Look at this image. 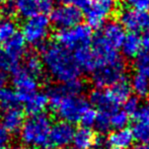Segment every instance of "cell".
<instances>
[{"label": "cell", "mask_w": 149, "mask_h": 149, "mask_svg": "<svg viewBox=\"0 0 149 149\" xmlns=\"http://www.w3.org/2000/svg\"><path fill=\"white\" fill-rule=\"evenodd\" d=\"M61 149H68V148H61Z\"/></svg>", "instance_id": "46"}, {"label": "cell", "mask_w": 149, "mask_h": 149, "mask_svg": "<svg viewBox=\"0 0 149 149\" xmlns=\"http://www.w3.org/2000/svg\"><path fill=\"white\" fill-rule=\"evenodd\" d=\"M91 149H117V148H113V147H111V148H108V147H106V146L104 145V144H98L97 146H96L95 148H91Z\"/></svg>", "instance_id": "39"}, {"label": "cell", "mask_w": 149, "mask_h": 149, "mask_svg": "<svg viewBox=\"0 0 149 149\" xmlns=\"http://www.w3.org/2000/svg\"><path fill=\"white\" fill-rule=\"evenodd\" d=\"M1 108L2 107H1V104H0V114H1Z\"/></svg>", "instance_id": "44"}, {"label": "cell", "mask_w": 149, "mask_h": 149, "mask_svg": "<svg viewBox=\"0 0 149 149\" xmlns=\"http://www.w3.org/2000/svg\"><path fill=\"white\" fill-rule=\"evenodd\" d=\"M142 42L144 47L136 57L135 67L138 73H141L149 78V33H145Z\"/></svg>", "instance_id": "22"}, {"label": "cell", "mask_w": 149, "mask_h": 149, "mask_svg": "<svg viewBox=\"0 0 149 149\" xmlns=\"http://www.w3.org/2000/svg\"><path fill=\"white\" fill-rule=\"evenodd\" d=\"M73 57L80 70H84L85 72H93L96 69L95 58H94L92 49H90L89 46H85L75 50Z\"/></svg>", "instance_id": "16"}, {"label": "cell", "mask_w": 149, "mask_h": 149, "mask_svg": "<svg viewBox=\"0 0 149 149\" xmlns=\"http://www.w3.org/2000/svg\"><path fill=\"white\" fill-rule=\"evenodd\" d=\"M131 89L138 97L145 98L149 96V78L141 73H135L131 80Z\"/></svg>", "instance_id": "25"}, {"label": "cell", "mask_w": 149, "mask_h": 149, "mask_svg": "<svg viewBox=\"0 0 149 149\" xmlns=\"http://www.w3.org/2000/svg\"><path fill=\"white\" fill-rule=\"evenodd\" d=\"M110 93L112 94V96L114 97V100L120 104L122 102H126L128 98L130 97V94H131V85L130 82L127 79L124 77L121 80L118 81L117 83H115L114 85L108 88Z\"/></svg>", "instance_id": "23"}, {"label": "cell", "mask_w": 149, "mask_h": 149, "mask_svg": "<svg viewBox=\"0 0 149 149\" xmlns=\"http://www.w3.org/2000/svg\"><path fill=\"white\" fill-rule=\"evenodd\" d=\"M135 121L149 122V106H142L135 115Z\"/></svg>", "instance_id": "35"}, {"label": "cell", "mask_w": 149, "mask_h": 149, "mask_svg": "<svg viewBox=\"0 0 149 149\" xmlns=\"http://www.w3.org/2000/svg\"><path fill=\"white\" fill-rule=\"evenodd\" d=\"M50 19L43 13L26 19L22 26V36L26 44L33 47L45 46L50 33Z\"/></svg>", "instance_id": "3"}, {"label": "cell", "mask_w": 149, "mask_h": 149, "mask_svg": "<svg viewBox=\"0 0 149 149\" xmlns=\"http://www.w3.org/2000/svg\"><path fill=\"white\" fill-rule=\"evenodd\" d=\"M93 1H94V0H93Z\"/></svg>", "instance_id": "47"}, {"label": "cell", "mask_w": 149, "mask_h": 149, "mask_svg": "<svg viewBox=\"0 0 149 149\" xmlns=\"http://www.w3.org/2000/svg\"><path fill=\"white\" fill-rule=\"evenodd\" d=\"M11 74L12 83L15 88L14 91L16 92L18 102L24 104L31 96L38 92V87H39L38 79L31 76L20 65L12 71Z\"/></svg>", "instance_id": "9"}, {"label": "cell", "mask_w": 149, "mask_h": 149, "mask_svg": "<svg viewBox=\"0 0 149 149\" xmlns=\"http://www.w3.org/2000/svg\"><path fill=\"white\" fill-rule=\"evenodd\" d=\"M75 130L71 124L66 122H58L52 125L49 134L48 145L56 148H66L70 143H72Z\"/></svg>", "instance_id": "10"}, {"label": "cell", "mask_w": 149, "mask_h": 149, "mask_svg": "<svg viewBox=\"0 0 149 149\" xmlns=\"http://www.w3.org/2000/svg\"><path fill=\"white\" fill-rule=\"evenodd\" d=\"M95 136L89 128L81 127L75 130L72 144L75 149H91L95 144Z\"/></svg>", "instance_id": "20"}, {"label": "cell", "mask_w": 149, "mask_h": 149, "mask_svg": "<svg viewBox=\"0 0 149 149\" xmlns=\"http://www.w3.org/2000/svg\"><path fill=\"white\" fill-rule=\"evenodd\" d=\"M22 68L36 79L40 78L44 72V64L41 58L36 54H26Z\"/></svg>", "instance_id": "24"}, {"label": "cell", "mask_w": 149, "mask_h": 149, "mask_svg": "<svg viewBox=\"0 0 149 149\" xmlns=\"http://www.w3.org/2000/svg\"><path fill=\"white\" fill-rule=\"evenodd\" d=\"M5 83H6V75L4 72L0 71V89L5 87Z\"/></svg>", "instance_id": "38"}, {"label": "cell", "mask_w": 149, "mask_h": 149, "mask_svg": "<svg viewBox=\"0 0 149 149\" xmlns=\"http://www.w3.org/2000/svg\"><path fill=\"white\" fill-rule=\"evenodd\" d=\"M125 71L126 65L123 60H120L114 64L100 67L92 72V82L97 88L104 89L106 87L112 86L124 78Z\"/></svg>", "instance_id": "7"}, {"label": "cell", "mask_w": 149, "mask_h": 149, "mask_svg": "<svg viewBox=\"0 0 149 149\" xmlns=\"http://www.w3.org/2000/svg\"><path fill=\"white\" fill-rule=\"evenodd\" d=\"M140 109V104L139 100L137 97H134V96H130L126 102H124V112L129 116V115H133L135 116L136 113L138 112V110Z\"/></svg>", "instance_id": "33"}, {"label": "cell", "mask_w": 149, "mask_h": 149, "mask_svg": "<svg viewBox=\"0 0 149 149\" xmlns=\"http://www.w3.org/2000/svg\"><path fill=\"white\" fill-rule=\"evenodd\" d=\"M18 104V98L16 92L9 87H3L0 89V104L1 107L7 109L16 108Z\"/></svg>", "instance_id": "28"}, {"label": "cell", "mask_w": 149, "mask_h": 149, "mask_svg": "<svg viewBox=\"0 0 149 149\" xmlns=\"http://www.w3.org/2000/svg\"><path fill=\"white\" fill-rule=\"evenodd\" d=\"M15 149H28V147H26V146H19V147H16Z\"/></svg>", "instance_id": "42"}, {"label": "cell", "mask_w": 149, "mask_h": 149, "mask_svg": "<svg viewBox=\"0 0 149 149\" xmlns=\"http://www.w3.org/2000/svg\"><path fill=\"white\" fill-rule=\"evenodd\" d=\"M95 37L107 45L119 50L126 37L125 29L119 22L111 20L102 26V30L96 33Z\"/></svg>", "instance_id": "12"}, {"label": "cell", "mask_w": 149, "mask_h": 149, "mask_svg": "<svg viewBox=\"0 0 149 149\" xmlns=\"http://www.w3.org/2000/svg\"><path fill=\"white\" fill-rule=\"evenodd\" d=\"M94 127L100 134L108 133L112 128V126H111V115L104 114V113H98L97 116H96L95 123H94Z\"/></svg>", "instance_id": "31"}, {"label": "cell", "mask_w": 149, "mask_h": 149, "mask_svg": "<svg viewBox=\"0 0 149 149\" xmlns=\"http://www.w3.org/2000/svg\"><path fill=\"white\" fill-rule=\"evenodd\" d=\"M120 24L124 29L137 33L149 28V14L130 8L124 9L120 13Z\"/></svg>", "instance_id": "11"}, {"label": "cell", "mask_w": 149, "mask_h": 149, "mask_svg": "<svg viewBox=\"0 0 149 149\" xmlns=\"http://www.w3.org/2000/svg\"><path fill=\"white\" fill-rule=\"evenodd\" d=\"M6 1H7V0H0V7L2 8V5H3V4L5 3Z\"/></svg>", "instance_id": "41"}, {"label": "cell", "mask_w": 149, "mask_h": 149, "mask_svg": "<svg viewBox=\"0 0 149 149\" xmlns=\"http://www.w3.org/2000/svg\"><path fill=\"white\" fill-rule=\"evenodd\" d=\"M131 131L134 139L142 144H149V122L135 121Z\"/></svg>", "instance_id": "27"}, {"label": "cell", "mask_w": 149, "mask_h": 149, "mask_svg": "<svg viewBox=\"0 0 149 149\" xmlns=\"http://www.w3.org/2000/svg\"><path fill=\"white\" fill-rule=\"evenodd\" d=\"M89 102L96 110H98V113H104V114L112 115L116 111H118L120 104L112 94L110 93L109 89H94L89 94Z\"/></svg>", "instance_id": "13"}, {"label": "cell", "mask_w": 149, "mask_h": 149, "mask_svg": "<svg viewBox=\"0 0 149 149\" xmlns=\"http://www.w3.org/2000/svg\"><path fill=\"white\" fill-rule=\"evenodd\" d=\"M13 3L15 7V13H17L20 17L28 19L41 13L37 0H14Z\"/></svg>", "instance_id": "21"}, {"label": "cell", "mask_w": 149, "mask_h": 149, "mask_svg": "<svg viewBox=\"0 0 149 149\" xmlns=\"http://www.w3.org/2000/svg\"><path fill=\"white\" fill-rule=\"evenodd\" d=\"M24 123V112L16 108L7 109L1 117V125L9 133H16L20 131Z\"/></svg>", "instance_id": "14"}, {"label": "cell", "mask_w": 149, "mask_h": 149, "mask_svg": "<svg viewBox=\"0 0 149 149\" xmlns=\"http://www.w3.org/2000/svg\"><path fill=\"white\" fill-rule=\"evenodd\" d=\"M134 136L131 130L128 128L115 130L110 134L108 138V143L113 148L117 149H127L130 148L134 143Z\"/></svg>", "instance_id": "17"}, {"label": "cell", "mask_w": 149, "mask_h": 149, "mask_svg": "<svg viewBox=\"0 0 149 149\" xmlns=\"http://www.w3.org/2000/svg\"><path fill=\"white\" fill-rule=\"evenodd\" d=\"M125 2L130 9L144 12L149 9V0H125Z\"/></svg>", "instance_id": "34"}, {"label": "cell", "mask_w": 149, "mask_h": 149, "mask_svg": "<svg viewBox=\"0 0 149 149\" xmlns=\"http://www.w3.org/2000/svg\"><path fill=\"white\" fill-rule=\"evenodd\" d=\"M82 16L83 14L80 8L73 5L62 4L52 9L49 19L56 29L61 31L80 24Z\"/></svg>", "instance_id": "8"}, {"label": "cell", "mask_w": 149, "mask_h": 149, "mask_svg": "<svg viewBox=\"0 0 149 149\" xmlns=\"http://www.w3.org/2000/svg\"><path fill=\"white\" fill-rule=\"evenodd\" d=\"M142 46H143L142 38L138 33H131L126 36L124 39L123 44L121 46L122 53L125 57L129 58V59H133L139 55L142 48H143Z\"/></svg>", "instance_id": "18"}, {"label": "cell", "mask_w": 149, "mask_h": 149, "mask_svg": "<svg viewBox=\"0 0 149 149\" xmlns=\"http://www.w3.org/2000/svg\"><path fill=\"white\" fill-rule=\"evenodd\" d=\"M132 149H149V147H148V146H146V145H138V146L133 147Z\"/></svg>", "instance_id": "40"}, {"label": "cell", "mask_w": 149, "mask_h": 149, "mask_svg": "<svg viewBox=\"0 0 149 149\" xmlns=\"http://www.w3.org/2000/svg\"><path fill=\"white\" fill-rule=\"evenodd\" d=\"M10 141V133L0 124V148L6 147Z\"/></svg>", "instance_id": "36"}, {"label": "cell", "mask_w": 149, "mask_h": 149, "mask_svg": "<svg viewBox=\"0 0 149 149\" xmlns=\"http://www.w3.org/2000/svg\"><path fill=\"white\" fill-rule=\"evenodd\" d=\"M65 87L66 92L69 95H74V96H79L85 89V84L81 79L77 78L74 80H71L69 82L62 83Z\"/></svg>", "instance_id": "30"}, {"label": "cell", "mask_w": 149, "mask_h": 149, "mask_svg": "<svg viewBox=\"0 0 149 149\" xmlns=\"http://www.w3.org/2000/svg\"><path fill=\"white\" fill-rule=\"evenodd\" d=\"M4 45V53L15 62L19 63L22 58L26 55V43L22 33H17Z\"/></svg>", "instance_id": "15"}, {"label": "cell", "mask_w": 149, "mask_h": 149, "mask_svg": "<svg viewBox=\"0 0 149 149\" xmlns=\"http://www.w3.org/2000/svg\"><path fill=\"white\" fill-rule=\"evenodd\" d=\"M17 33V26L11 18H0V43L5 44Z\"/></svg>", "instance_id": "26"}, {"label": "cell", "mask_w": 149, "mask_h": 149, "mask_svg": "<svg viewBox=\"0 0 149 149\" xmlns=\"http://www.w3.org/2000/svg\"><path fill=\"white\" fill-rule=\"evenodd\" d=\"M0 149H9L8 147H2V148H0Z\"/></svg>", "instance_id": "43"}, {"label": "cell", "mask_w": 149, "mask_h": 149, "mask_svg": "<svg viewBox=\"0 0 149 149\" xmlns=\"http://www.w3.org/2000/svg\"><path fill=\"white\" fill-rule=\"evenodd\" d=\"M52 122L49 116L40 114L24 120L20 129V140L26 147H42L48 144Z\"/></svg>", "instance_id": "2"}, {"label": "cell", "mask_w": 149, "mask_h": 149, "mask_svg": "<svg viewBox=\"0 0 149 149\" xmlns=\"http://www.w3.org/2000/svg\"><path fill=\"white\" fill-rule=\"evenodd\" d=\"M48 107L47 94L44 92H36L33 96H31L26 102H24V112L31 116L43 114V112Z\"/></svg>", "instance_id": "19"}, {"label": "cell", "mask_w": 149, "mask_h": 149, "mask_svg": "<svg viewBox=\"0 0 149 149\" xmlns=\"http://www.w3.org/2000/svg\"><path fill=\"white\" fill-rule=\"evenodd\" d=\"M64 5H73L78 8H85L88 5V0H57Z\"/></svg>", "instance_id": "37"}, {"label": "cell", "mask_w": 149, "mask_h": 149, "mask_svg": "<svg viewBox=\"0 0 149 149\" xmlns=\"http://www.w3.org/2000/svg\"><path fill=\"white\" fill-rule=\"evenodd\" d=\"M41 59L50 76L61 83L77 79L80 75L81 70L71 52L59 44L44 46Z\"/></svg>", "instance_id": "1"}, {"label": "cell", "mask_w": 149, "mask_h": 149, "mask_svg": "<svg viewBox=\"0 0 149 149\" xmlns=\"http://www.w3.org/2000/svg\"><path fill=\"white\" fill-rule=\"evenodd\" d=\"M92 39L91 29L86 24H77L70 29L61 30L56 35L58 44L69 51L89 46Z\"/></svg>", "instance_id": "4"}, {"label": "cell", "mask_w": 149, "mask_h": 149, "mask_svg": "<svg viewBox=\"0 0 149 149\" xmlns=\"http://www.w3.org/2000/svg\"><path fill=\"white\" fill-rule=\"evenodd\" d=\"M96 116H97V113L94 111V109H91L90 107H88V108L83 112L79 122L82 124V127L90 128V127H92V126H94Z\"/></svg>", "instance_id": "32"}, {"label": "cell", "mask_w": 149, "mask_h": 149, "mask_svg": "<svg viewBox=\"0 0 149 149\" xmlns=\"http://www.w3.org/2000/svg\"><path fill=\"white\" fill-rule=\"evenodd\" d=\"M1 52H2V51H1V48H0V53H1Z\"/></svg>", "instance_id": "45"}, {"label": "cell", "mask_w": 149, "mask_h": 149, "mask_svg": "<svg viewBox=\"0 0 149 149\" xmlns=\"http://www.w3.org/2000/svg\"><path fill=\"white\" fill-rule=\"evenodd\" d=\"M88 107L87 102L80 95L74 96L67 94L54 110V113L62 122H66L72 125L80 121L83 112Z\"/></svg>", "instance_id": "5"}, {"label": "cell", "mask_w": 149, "mask_h": 149, "mask_svg": "<svg viewBox=\"0 0 149 149\" xmlns=\"http://www.w3.org/2000/svg\"><path fill=\"white\" fill-rule=\"evenodd\" d=\"M129 123V116L124 111H116L111 115V126L116 130L124 129Z\"/></svg>", "instance_id": "29"}, {"label": "cell", "mask_w": 149, "mask_h": 149, "mask_svg": "<svg viewBox=\"0 0 149 149\" xmlns=\"http://www.w3.org/2000/svg\"><path fill=\"white\" fill-rule=\"evenodd\" d=\"M117 8L116 0H94L84 8L85 18L90 29H100L106 20L115 12Z\"/></svg>", "instance_id": "6"}]
</instances>
